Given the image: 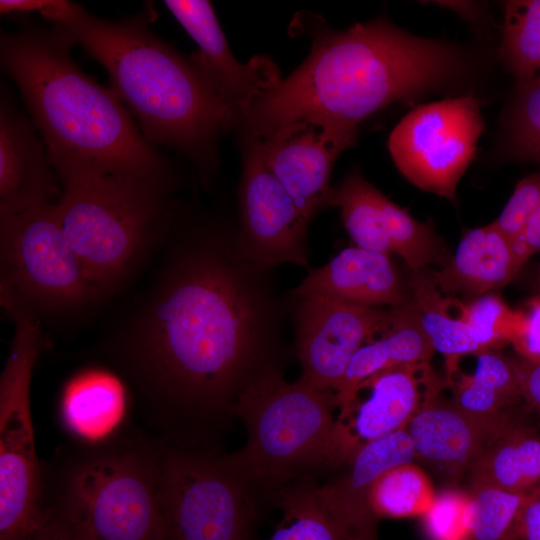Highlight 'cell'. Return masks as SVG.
<instances>
[{"label":"cell","instance_id":"1","mask_svg":"<svg viewBox=\"0 0 540 540\" xmlns=\"http://www.w3.org/2000/svg\"><path fill=\"white\" fill-rule=\"evenodd\" d=\"M235 228L181 206L157 275L114 350L166 414L173 447L200 450L228 427L246 387L282 365L288 310L272 269L243 258Z\"/></svg>","mask_w":540,"mask_h":540},{"label":"cell","instance_id":"2","mask_svg":"<svg viewBox=\"0 0 540 540\" xmlns=\"http://www.w3.org/2000/svg\"><path fill=\"white\" fill-rule=\"evenodd\" d=\"M76 44L66 26L30 19L0 36L2 70L18 87L61 183L122 175L178 185L172 163L145 139L115 91L74 61Z\"/></svg>","mask_w":540,"mask_h":540},{"label":"cell","instance_id":"3","mask_svg":"<svg viewBox=\"0 0 540 540\" xmlns=\"http://www.w3.org/2000/svg\"><path fill=\"white\" fill-rule=\"evenodd\" d=\"M463 64L455 47L381 18L323 31L301 66L257 98L241 122L256 137L309 117L356 130L390 103L456 76Z\"/></svg>","mask_w":540,"mask_h":540},{"label":"cell","instance_id":"4","mask_svg":"<svg viewBox=\"0 0 540 540\" xmlns=\"http://www.w3.org/2000/svg\"><path fill=\"white\" fill-rule=\"evenodd\" d=\"M40 15L66 26L104 67L145 139L185 156L208 186L217 167L218 138L238 119L193 60L154 33L149 8L111 21L77 3L51 0Z\"/></svg>","mask_w":540,"mask_h":540},{"label":"cell","instance_id":"5","mask_svg":"<svg viewBox=\"0 0 540 540\" xmlns=\"http://www.w3.org/2000/svg\"><path fill=\"white\" fill-rule=\"evenodd\" d=\"M59 221L86 275L107 299L164 247L181 204L177 185L108 175L64 182Z\"/></svg>","mask_w":540,"mask_h":540},{"label":"cell","instance_id":"6","mask_svg":"<svg viewBox=\"0 0 540 540\" xmlns=\"http://www.w3.org/2000/svg\"><path fill=\"white\" fill-rule=\"evenodd\" d=\"M163 449L136 440L88 448L63 466L48 507L92 540H165Z\"/></svg>","mask_w":540,"mask_h":540},{"label":"cell","instance_id":"7","mask_svg":"<svg viewBox=\"0 0 540 540\" xmlns=\"http://www.w3.org/2000/svg\"><path fill=\"white\" fill-rule=\"evenodd\" d=\"M334 391L317 389L300 378L288 382L282 365L254 379L234 409L247 431L238 451L244 464L269 492L314 470L332 466Z\"/></svg>","mask_w":540,"mask_h":540},{"label":"cell","instance_id":"8","mask_svg":"<svg viewBox=\"0 0 540 540\" xmlns=\"http://www.w3.org/2000/svg\"><path fill=\"white\" fill-rule=\"evenodd\" d=\"M275 501L238 452L164 447L160 506L165 540H253L262 503Z\"/></svg>","mask_w":540,"mask_h":540},{"label":"cell","instance_id":"9","mask_svg":"<svg viewBox=\"0 0 540 540\" xmlns=\"http://www.w3.org/2000/svg\"><path fill=\"white\" fill-rule=\"evenodd\" d=\"M0 269L9 316H69L105 300L68 245L55 202L0 218Z\"/></svg>","mask_w":540,"mask_h":540},{"label":"cell","instance_id":"10","mask_svg":"<svg viewBox=\"0 0 540 540\" xmlns=\"http://www.w3.org/2000/svg\"><path fill=\"white\" fill-rule=\"evenodd\" d=\"M483 128L472 95L421 105L389 137L399 171L421 190L456 201V187L471 163Z\"/></svg>","mask_w":540,"mask_h":540},{"label":"cell","instance_id":"11","mask_svg":"<svg viewBox=\"0 0 540 540\" xmlns=\"http://www.w3.org/2000/svg\"><path fill=\"white\" fill-rule=\"evenodd\" d=\"M308 223L267 167L259 139L248 134L239 185V225L234 236L240 255L267 269L286 263L309 269Z\"/></svg>","mask_w":540,"mask_h":540},{"label":"cell","instance_id":"12","mask_svg":"<svg viewBox=\"0 0 540 540\" xmlns=\"http://www.w3.org/2000/svg\"><path fill=\"white\" fill-rule=\"evenodd\" d=\"M289 297L300 379L336 393L355 353L388 327L392 309L363 307L315 294Z\"/></svg>","mask_w":540,"mask_h":540},{"label":"cell","instance_id":"13","mask_svg":"<svg viewBox=\"0 0 540 540\" xmlns=\"http://www.w3.org/2000/svg\"><path fill=\"white\" fill-rule=\"evenodd\" d=\"M442 384L430 363L396 366L361 382L339 403L331 469L347 464L364 445L406 428Z\"/></svg>","mask_w":540,"mask_h":540},{"label":"cell","instance_id":"14","mask_svg":"<svg viewBox=\"0 0 540 540\" xmlns=\"http://www.w3.org/2000/svg\"><path fill=\"white\" fill-rule=\"evenodd\" d=\"M257 138L267 167L309 221L331 205V172L340 153L355 142L356 130L309 117Z\"/></svg>","mask_w":540,"mask_h":540},{"label":"cell","instance_id":"15","mask_svg":"<svg viewBox=\"0 0 540 540\" xmlns=\"http://www.w3.org/2000/svg\"><path fill=\"white\" fill-rule=\"evenodd\" d=\"M163 3L198 45L190 58L240 123L254 101L281 81L277 66L265 55H257L246 64L238 62L209 1Z\"/></svg>","mask_w":540,"mask_h":540},{"label":"cell","instance_id":"16","mask_svg":"<svg viewBox=\"0 0 540 540\" xmlns=\"http://www.w3.org/2000/svg\"><path fill=\"white\" fill-rule=\"evenodd\" d=\"M63 191L31 118L9 90L0 93V218L57 202Z\"/></svg>","mask_w":540,"mask_h":540},{"label":"cell","instance_id":"17","mask_svg":"<svg viewBox=\"0 0 540 540\" xmlns=\"http://www.w3.org/2000/svg\"><path fill=\"white\" fill-rule=\"evenodd\" d=\"M512 423L510 411L479 416L435 396L410 420L406 430L416 459L447 478L458 479Z\"/></svg>","mask_w":540,"mask_h":540},{"label":"cell","instance_id":"18","mask_svg":"<svg viewBox=\"0 0 540 540\" xmlns=\"http://www.w3.org/2000/svg\"><path fill=\"white\" fill-rule=\"evenodd\" d=\"M416 459L406 428L376 439L357 451L345 470L317 486L318 498L346 540H377L379 519L370 505L374 482L393 466Z\"/></svg>","mask_w":540,"mask_h":540},{"label":"cell","instance_id":"19","mask_svg":"<svg viewBox=\"0 0 540 540\" xmlns=\"http://www.w3.org/2000/svg\"><path fill=\"white\" fill-rule=\"evenodd\" d=\"M322 295L349 304L391 308L408 304L412 289L390 257L360 247L341 250L328 263L309 268L289 295Z\"/></svg>","mask_w":540,"mask_h":540},{"label":"cell","instance_id":"20","mask_svg":"<svg viewBox=\"0 0 540 540\" xmlns=\"http://www.w3.org/2000/svg\"><path fill=\"white\" fill-rule=\"evenodd\" d=\"M520 268L511 240L492 222L469 230L451 260L429 274L440 292L479 297L507 285Z\"/></svg>","mask_w":540,"mask_h":540},{"label":"cell","instance_id":"21","mask_svg":"<svg viewBox=\"0 0 540 540\" xmlns=\"http://www.w3.org/2000/svg\"><path fill=\"white\" fill-rule=\"evenodd\" d=\"M391 309L388 327L379 337L364 344L351 359L336 391L338 405L361 382L378 372L401 365L430 363L435 351L412 303Z\"/></svg>","mask_w":540,"mask_h":540},{"label":"cell","instance_id":"22","mask_svg":"<svg viewBox=\"0 0 540 540\" xmlns=\"http://www.w3.org/2000/svg\"><path fill=\"white\" fill-rule=\"evenodd\" d=\"M469 477L471 487L540 496V437L512 423L473 463Z\"/></svg>","mask_w":540,"mask_h":540},{"label":"cell","instance_id":"23","mask_svg":"<svg viewBox=\"0 0 540 540\" xmlns=\"http://www.w3.org/2000/svg\"><path fill=\"white\" fill-rule=\"evenodd\" d=\"M125 408V392L103 371L78 375L66 387L61 414L68 429L84 439H100L115 429Z\"/></svg>","mask_w":540,"mask_h":540},{"label":"cell","instance_id":"24","mask_svg":"<svg viewBox=\"0 0 540 540\" xmlns=\"http://www.w3.org/2000/svg\"><path fill=\"white\" fill-rule=\"evenodd\" d=\"M471 375L452 372L447 384L453 390V403L479 416L509 412L521 398L517 362L495 349L480 352Z\"/></svg>","mask_w":540,"mask_h":540},{"label":"cell","instance_id":"25","mask_svg":"<svg viewBox=\"0 0 540 540\" xmlns=\"http://www.w3.org/2000/svg\"><path fill=\"white\" fill-rule=\"evenodd\" d=\"M412 289L411 303L420 326L434 351L447 360L448 374L457 369L459 359L468 354L477 355L485 349L472 328L459 317L451 314L452 298H444L432 281L429 271H412L409 278Z\"/></svg>","mask_w":540,"mask_h":540},{"label":"cell","instance_id":"26","mask_svg":"<svg viewBox=\"0 0 540 540\" xmlns=\"http://www.w3.org/2000/svg\"><path fill=\"white\" fill-rule=\"evenodd\" d=\"M32 369L6 366L0 377V469L25 470L39 465L30 410Z\"/></svg>","mask_w":540,"mask_h":540},{"label":"cell","instance_id":"27","mask_svg":"<svg viewBox=\"0 0 540 540\" xmlns=\"http://www.w3.org/2000/svg\"><path fill=\"white\" fill-rule=\"evenodd\" d=\"M379 194L358 170H352L333 188L331 205L340 208L346 231L357 247L390 254Z\"/></svg>","mask_w":540,"mask_h":540},{"label":"cell","instance_id":"28","mask_svg":"<svg viewBox=\"0 0 540 540\" xmlns=\"http://www.w3.org/2000/svg\"><path fill=\"white\" fill-rule=\"evenodd\" d=\"M311 474L277 491L282 519L269 540H346L322 506Z\"/></svg>","mask_w":540,"mask_h":540},{"label":"cell","instance_id":"29","mask_svg":"<svg viewBox=\"0 0 540 540\" xmlns=\"http://www.w3.org/2000/svg\"><path fill=\"white\" fill-rule=\"evenodd\" d=\"M435 497L428 475L411 462L393 466L382 473L371 488L369 500L372 511L380 520L423 516Z\"/></svg>","mask_w":540,"mask_h":540},{"label":"cell","instance_id":"30","mask_svg":"<svg viewBox=\"0 0 540 540\" xmlns=\"http://www.w3.org/2000/svg\"><path fill=\"white\" fill-rule=\"evenodd\" d=\"M500 56L518 82H528L540 70V0L505 2Z\"/></svg>","mask_w":540,"mask_h":540},{"label":"cell","instance_id":"31","mask_svg":"<svg viewBox=\"0 0 540 540\" xmlns=\"http://www.w3.org/2000/svg\"><path fill=\"white\" fill-rule=\"evenodd\" d=\"M379 204L392 253L401 256L411 271L424 269L430 264L443 267L451 260L452 255L430 222L415 220L381 192Z\"/></svg>","mask_w":540,"mask_h":540},{"label":"cell","instance_id":"32","mask_svg":"<svg viewBox=\"0 0 540 540\" xmlns=\"http://www.w3.org/2000/svg\"><path fill=\"white\" fill-rule=\"evenodd\" d=\"M518 84L506 117L505 150L511 159L540 163V76Z\"/></svg>","mask_w":540,"mask_h":540},{"label":"cell","instance_id":"33","mask_svg":"<svg viewBox=\"0 0 540 540\" xmlns=\"http://www.w3.org/2000/svg\"><path fill=\"white\" fill-rule=\"evenodd\" d=\"M472 519L468 540H505L533 496L489 486L471 487Z\"/></svg>","mask_w":540,"mask_h":540},{"label":"cell","instance_id":"34","mask_svg":"<svg viewBox=\"0 0 540 540\" xmlns=\"http://www.w3.org/2000/svg\"><path fill=\"white\" fill-rule=\"evenodd\" d=\"M457 311L485 349L496 350L510 343L518 310H511L499 295L487 293L467 304L457 300Z\"/></svg>","mask_w":540,"mask_h":540},{"label":"cell","instance_id":"35","mask_svg":"<svg viewBox=\"0 0 540 540\" xmlns=\"http://www.w3.org/2000/svg\"><path fill=\"white\" fill-rule=\"evenodd\" d=\"M422 522L430 540H468L472 519L470 492L448 488L436 493Z\"/></svg>","mask_w":540,"mask_h":540},{"label":"cell","instance_id":"36","mask_svg":"<svg viewBox=\"0 0 540 540\" xmlns=\"http://www.w3.org/2000/svg\"><path fill=\"white\" fill-rule=\"evenodd\" d=\"M538 209H540V171L518 182L504 209L494 222L500 231L512 240Z\"/></svg>","mask_w":540,"mask_h":540},{"label":"cell","instance_id":"37","mask_svg":"<svg viewBox=\"0 0 540 540\" xmlns=\"http://www.w3.org/2000/svg\"><path fill=\"white\" fill-rule=\"evenodd\" d=\"M518 320L510 343L522 359L540 362V295L531 297Z\"/></svg>","mask_w":540,"mask_h":540},{"label":"cell","instance_id":"38","mask_svg":"<svg viewBox=\"0 0 540 540\" xmlns=\"http://www.w3.org/2000/svg\"><path fill=\"white\" fill-rule=\"evenodd\" d=\"M46 522L37 532L36 540H92L76 523L48 507Z\"/></svg>","mask_w":540,"mask_h":540},{"label":"cell","instance_id":"39","mask_svg":"<svg viewBox=\"0 0 540 540\" xmlns=\"http://www.w3.org/2000/svg\"><path fill=\"white\" fill-rule=\"evenodd\" d=\"M511 244L520 267L540 251V209L528 219L522 230L511 240Z\"/></svg>","mask_w":540,"mask_h":540},{"label":"cell","instance_id":"40","mask_svg":"<svg viewBox=\"0 0 540 540\" xmlns=\"http://www.w3.org/2000/svg\"><path fill=\"white\" fill-rule=\"evenodd\" d=\"M522 398L540 411V362H517Z\"/></svg>","mask_w":540,"mask_h":540},{"label":"cell","instance_id":"41","mask_svg":"<svg viewBox=\"0 0 540 540\" xmlns=\"http://www.w3.org/2000/svg\"><path fill=\"white\" fill-rule=\"evenodd\" d=\"M437 3L455 10L466 18L474 19L478 16V9L473 2L439 1Z\"/></svg>","mask_w":540,"mask_h":540},{"label":"cell","instance_id":"42","mask_svg":"<svg viewBox=\"0 0 540 540\" xmlns=\"http://www.w3.org/2000/svg\"><path fill=\"white\" fill-rule=\"evenodd\" d=\"M534 286H535V290L537 292L536 294L540 295V270H539V272L537 274Z\"/></svg>","mask_w":540,"mask_h":540},{"label":"cell","instance_id":"43","mask_svg":"<svg viewBox=\"0 0 540 540\" xmlns=\"http://www.w3.org/2000/svg\"><path fill=\"white\" fill-rule=\"evenodd\" d=\"M38 530L36 532L26 536V537H23V538L19 539V540H36Z\"/></svg>","mask_w":540,"mask_h":540}]
</instances>
